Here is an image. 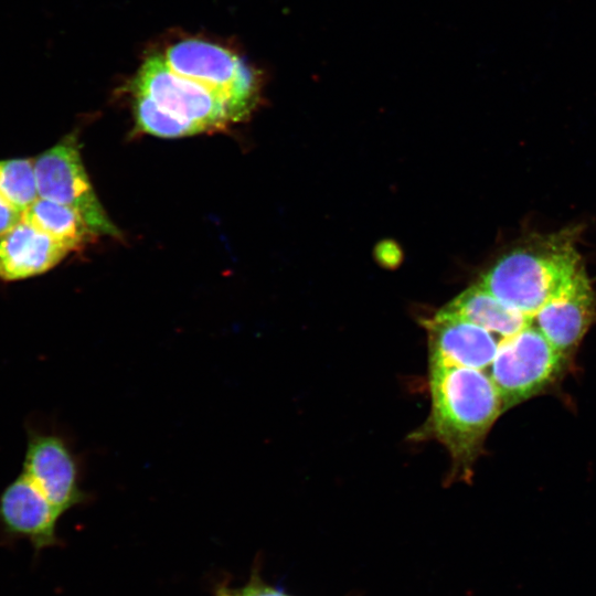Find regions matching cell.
I'll return each instance as SVG.
<instances>
[{
  "label": "cell",
  "instance_id": "obj_15",
  "mask_svg": "<svg viewBox=\"0 0 596 596\" xmlns=\"http://www.w3.org/2000/svg\"><path fill=\"white\" fill-rule=\"evenodd\" d=\"M136 124L140 131L163 138H179L199 134L193 127L171 117L149 100L134 97Z\"/></svg>",
  "mask_w": 596,
  "mask_h": 596
},
{
  "label": "cell",
  "instance_id": "obj_11",
  "mask_svg": "<svg viewBox=\"0 0 596 596\" xmlns=\"http://www.w3.org/2000/svg\"><path fill=\"white\" fill-rule=\"evenodd\" d=\"M70 252L68 246L22 219L0 234V279L15 281L41 275Z\"/></svg>",
  "mask_w": 596,
  "mask_h": 596
},
{
  "label": "cell",
  "instance_id": "obj_8",
  "mask_svg": "<svg viewBox=\"0 0 596 596\" xmlns=\"http://www.w3.org/2000/svg\"><path fill=\"white\" fill-rule=\"evenodd\" d=\"M62 514L21 471L0 491V528L11 538L28 539L35 550L57 544Z\"/></svg>",
  "mask_w": 596,
  "mask_h": 596
},
{
  "label": "cell",
  "instance_id": "obj_4",
  "mask_svg": "<svg viewBox=\"0 0 596 596\" xmlns=\"http://www.w3.org/2000/svg\"><path fill=\"white\" fill-rule=\"evenodd\" d=\"M568 361L533 324L503 338L489 366L503 412L549 389L564 373Z\"/></svg>",
  "mask_w": 596,
  "mask_h": 596
},
{
  "label": "cell",
  "instance_id": "obj_10",
  "mask_svg": "<svg viewBox=\"0 0 596 596\" xmlns=\"http://www.w3.org/2000/svg\"><path fill=\"white\" fill-rule=\"evenodd\" d=\"M533 320L552 345L570 358L596 320V294L586 272L544 305Z\"/></svg>",
  "mask_w": 596,
  "mask_h": 596
},
{
  "label": "cell",
  "instance_id": "obj_17",
  "mask_svg": "<svg viewBox=\"0 0 596 596\" xmlns=\"http://www.w3.org/2000/svg\"><path fill=\"white\" fill-rule=\"evenodd\" d=\"M23 213L0 196V234L22 220Z\"/></svg>",
  "mask_w": 596,
  "mask_h": 596
},
{
  "label": "cell",
  "instance_id": "obj_3",
  "mask_svg": "<svg viewBox=\"0 0 596 596\" xmlns=\"http://www.w3.org/2000/svg\"><path fill=\"white\" fill-rule=\"evenodd\" d=\"M131 91L134 97L149 100L199 134L235 121L230 105L220 93L201 79L172 70L161 53L147 57L142 63Z\"/></svg>",
  "mask_w": 596,
  "mask_h": 596
},
{
  "label": "cell",
  "instance_id": "obj_1",
  "mask_svg": "<svg viewBox=\"0 0 596 596\" xmlns=\"http://www.w3.org/2000/svg\"><path fill=\"white\" fill-rule=\"evenodd\" d=\"M430 413L412 434L435 439L448 450L450 479L470 477L471 468L494 422L503 413L502 400L483 370L429 365Z\"/></svg>",
  "mask_w": 596,
  "mask_h": 596
},
{
  "label": "cell",
  "instance_id": "obj_7",
  "mask_svg": "<svg viewBox=\"0 0 596 596\" xmlns=\"http://www.w3.org/2000/svg\"><path fill=\"white\" fill-rule=\"evenodd\" d=\"M25 434L22 472L61 514L86 502L79 459L66 437L33 421L25 423Z\"/></svg>",
  "mask_w": 596,
  "mask_h": 596
},
{
  "label": "cell",
  "instance_id": "obj_6",
  "mask_svg": "<svg viewBox=\"0 0 596 596\" xmlns=\"http://www.w3.org/2000/svg\"><path fill=\"white\" fill-rule=\"evenodd\" d=\"M34 172L40 198L75 210L95 234L119 237L91 184L74 134L39 155Z\"/></svg>",
  "mask_w": 596,
  "mask_h": 596
},
{
  "label": "cell",
  "instance_id": "obj_14",
  "mask_svg": "<svg viewBox=\"0 0 596 596\" xmlns=\"http://www.w3.org/2000/svg\"><path fill=\"white\" fill-rule=\"evenodd\" d=\"M0 196L22 213L40 198L34 159L0 160Z\"/></svg>",
  "mask_w": 596,
  "mask_h": 596
},
{
  "label": "cell",
  "instance_id": "obj_9",
  "mask_svg": "<svg viewBox=\"0 0 596 596\" xmlns=\"http://www.w3.org/2000/svg\"><path fill=\"white\" fill-rule=\"evenodd\" d=\"M429 365L488 369L499 342L491 332L457 316L439 310L425 321Z\"/></svg>",
  "mask_w": 596,
  "mask_h": 596
},
{
  "label": "cell",
  "instance_id": "obj_12",
  "mask_svg": "<svg viewBox=\"0 0 596 596\" xmlns=\"http://www.w3.org/2000/svg\"><path fill=\"white\" fill-rule=\"evenodd\" d=\"M440 310L482 327L502 339L533 323V318L504 304L479 284L459 294Z\"/></svg>",
  "mask_w": 596,
  "mask_h": 596
},
{
  "label": "cell",
  "instance_id": "obj_2",
  "mask_svg": "<svg viewBox=\"0 0 596 596\" xmlns=\"http://www.w3.org/2000/svg\"><path fill=\"white\" fill-rule=\"evenodd\" d=\"M585 270L571 231L526 241L502 255L478 283L494 297L533 318Z\"/></svg>",
  "mask_w": 596,
  "mask_h": 596
},
{
  "label": "cell",
  "instance_id": "obj_5",
  "mask_svg": "<svg viewBox=\"0 0 596 596\" xmlns=\"http://www.w3.org/2000/svg\"><path fill=\"white\" fill-rule=\"evenodd\" d=\"M174 71L203 81L220 93L235 121L244 119L255 107L260 79L244 60L228 49L199 39L177 42L161 53Z\"/></svg>",
  "mask_w": 596,
  "mask_h": 596
},
{
  "label": "cell",
  "instance_id": "obj_16",
  "mask_svg": "<svg viewBox=\"0 0 596 596\" xmlns=\"http://www.w3.org/2000/svg\"><path fill=\"white\" fill-rule=\"evenodd\" d=\"M233 596H290L254 577L240 590H233Z\"/></svg>",
  "mask_w": 596,
  "mask_h": 596
},
{
  "label": "cell",
  "instance_id": "obj_13",
  "mask_svg": "<svg viewBox=\"0 0 596 596\" xmlns=\"http://www.w3.org/2000/svg\"><path fill=\"white\" fill-rule=\"evenodd\" d=\"M22 219L38 230L75 251L96 235L83 216L63 204L39 198L30 205Z\"/></svg>",
  "mask_w": 596,
  "mask_h": 596
},
{
  "label": "cell",
  "instance_id": "obj_18",
  "mask_svg": "<svg viewBox=\"0 0 596 596\" xmlns=\"http://www.w3.org/2000/svg\"><path fill=\"white\" fill-rule=\"evenodd\" d=\"M216 596H233V590L226 588L220 589Z\"/></svg>",
  "mask_w": 596,
  "mask_h": 596
}]
</instances>
